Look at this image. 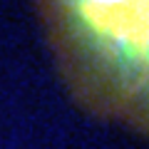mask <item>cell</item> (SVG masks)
Wrapping results in <instances>:
<instances>
[{
  "mask_svg": "<svg viewBox=\"0 0 149 149\" xmlns=\"http://www.w3.org/2000/svg\"><path fill=\"white\" fill-rule=\"evenodd\" d=\"M50 15L92 92L149 127V0H50Z\"/></svg>",
  "mask_w": 149,
  "mask_h": 149,
  "instance_id": "1",
  "label": "cell"
}]
</instances>
